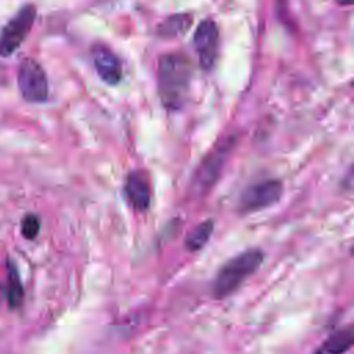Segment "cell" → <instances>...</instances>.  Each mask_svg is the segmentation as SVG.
<instances>
[{"mask_svg":"<svg viewBox=\"0 0 354 354\" xmlns=\"http://www.w3.org/2000/svg\"><path fill=\"white\" fill-rule=\"evenodd\" d=\"M191 77L192 65L185 55L171 53L159 58L158 90L167 109H177L184 104Z\"/></svg>","mask_w":354,"mask_h":354,"instance_id":"1","label":"cell"},{"mask_svg":"<svg viewBox=\"0 0 354 354\" xmlns=\"http://www.w3.org/2000/svg\"><path fill=\"white\" fill-rule=\"evenodd\" d=\"M264 261V252L252 248L241 252L235 257L225 261L217 271L212 290L216 299H225L254 274Z\"/></svg>","mask_w":354,"mask_h":354,"instance_id":"2","label":"cell"},{"mask_svg":"<svg viewBox=\"0 0 354 354\" xmlns=\"http://www.w3.org/2000/svg\"><path fill=\"white\" fill-rule=\"evenodd\" d=\"M36 7L24 4L0 29V57H11L26 40L36 19Z\"/></svg>","mask_w":354,"mask_h":354,"instance_id":"3","label":"cell"},{"mask_svg":"<svg viewBox=\"0 0 354 354\" xmlns=\"http://www.w3.org/2000/svg\"><path fill=\"white\" fill-rule=\"evenodd\" d=\"M17 86L22 98L30 104H43L48 98V82L46 72L35 58L25 57L19 62Z\"/></svg>","mask_w":354,"mask_h":354,"instance_id":"4","label":"cell"},{"mask_svg":"<svg viewBox=\"0 0 354 354\" xmlns=\"http://www.w3.org/2000/svg\"><path fill=\"white\" fill-rule=\"evenodd\" d=\"M282 184L278 180H266L248 187L239 196L238 207L241 213H252L266 209L279 201Z\"/></svg>","mask_w":354,"mask_h":354,"instance_id":"5","label":"cell"},{"mask_svg":"<svg viewBox=\"0 0 354 354\" xmlns=\"http://www.w3.org/2000/svg\"><path fill=\"white\" fill-rule=\"evenodd\" d=\"M194 47L203 69H210L217 58L218 29L213 19H203L194 33Z\"/></svg>","mask_w":354,"mask_h":354,"instance_id":"6","label":"cell"},{"mask_svg":"<svg viewBox=\"0 0 354 354\" xmlns=\"http://www.w3.org/2000/svg\"><path fill=\"white\" fill-rule=\"evenodd\" d=\"M231 140L228 141H224L223 144H220L217 148H214L209 155L207 158L202 162L201 167L198 169L196 171V176H195V185L199 188V189H203V188H207L209 185H212L216 178L218 177V173L225 162V158L231 149Z\"/></svg>","mask_w":354,"mask_h":354,"instance_id":"7","label":"cell"},{"mask_svg":"<svg viewBox=\"0 0 354 354\" xmlns=\"http://www.w3.org/2000/svg\"><path fill=\"white\" fill-rule=\"evenodd\" d=\"M91 58L98 76L111 86H115L122 79V65L119 58L106 47L95 46L91 51Z\"/></svg>","mask_w":354,"mask_h":354,"instance_id":"8","label":"cell"},{"mask_svg":"<svg viewBox=\"0 0 354 354\" xmlns=\"http://www.w3.org/2000/svg\"><path fill=\"white\" fill-rule=\"evenodd\" d=\"M124 192L127 201L136 210H145L149 205V184L142 171H131L127 177Z\"/></svg>","mask_w":354,"mask_h":354,"instance_id":"9","label":"cell"},{"mask_svg":"<svg viewBox=\"0 0 354 354\" xmlns=\"http://www.w3.org/2000/svg\"><path fill=\"white\" fill-rule=\"evenodd\" d=\"M353 343L354 335L348 326L332 333L313 354H344Z\"/></svg>","mask_w":354,"mask_h":354,"instance_id":"10","label":"cell"},{"mask_svg":"<svg viewBox=\"0 0 354 354\" xmlns=\"http://www.w3.org/2000/svg\"><path fill=\"white\" fill-rule=\"evenodd\" d=\"M192 24L189 14H174L167 17L159 26L158 35L162 37H176L184 35Z\"/></svg>","mask_w":354,"mask_h":354,"instance_id":"11","label":"cell"},{"mask_svg":"<svg viewBox=\"0 0 354 354\" xmlns=\"http://www.w3.org/2000/svg\"><path fill=\"white\" fill-rule=\"evenodd\" d=\"M212 232H213V221H212V220H205V221H202L201 224L195 225V227L187 234L185 241H184L185 248H187L189 252H198L199 249H202V248L207 243V241H209Z\"/></svg>","mask_w":354,"mask_h":354,"instance_id":"12","label":"cell"},{"mask_svg":"<svg viewBox=\"0 0 354 354\" xmlns=\"http://www.w3.org/2000/svg\"><path fill=\"white\" fill-rule=\"evenodd\" d=\"M7 274H8L7 301L11 308H15V307H19L24 300V285L21 282V278H19L15 264L10 260L7 264Z\"/></svg>","mask_w":354,"mask_h":354,"instance_id":"13","label":"cell"},{"mask_svg":"<svg viewBox=\"0 0 354 354\" xmlns=\"http://www.w3.org/2000/svg\"><path fill=\"white\" fill-rule=\"evenodd\" d=\"M40 231V218L35 213H28L21 220V234L24 238L32 241L39 235Z\"/></svg>","mask_w":354,"mask_h":354,"instance_id":"14","label":"cell"},{"mask_svg":"<svg viewBox=\"0 0 354 354\" xmlns=\"http://www.w3.org/2000/svg\"><path fill=\"white\" fill-rule=\"evenodd\" d=\"M340 6H351L353 0H336Z\"/></svg>","mask_w":354,"mask_h":354,"instance_id":"15","label":"cell"}]
</instances>
